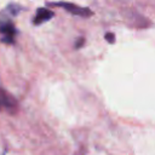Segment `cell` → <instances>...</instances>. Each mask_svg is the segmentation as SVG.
Listing matches in <instances>:
<instances>
[{
	"label": "cell",
	"instance_id": "cell-1",
	"mask_svg": "<svg viewBox=\"0 0 155 155\" xmlns=\"http://www.w3.org/2000/svg\"><path fill=\"white\" fill-rule=\"evenodd\" d=\"M0 33L2 34V38H1L2 42H5V44H13L15 42L16 28L8 18H1L0 19Z\"/></svg>",
	"mask_w": 155,
	"mask_h": 155
},
{
	"label": "cell",
	"instance_id": "cell-2",
	"mask_svg": "<svg viewBox=\"0 0 155 155\" xmlns=\"http://www.w3.org/2000/svg\"><path fill=\"white\" fill-rule=\"evenodd\" d=\"M54 6H59V7H63L65 11H68L69 13L74 15V16H80V17H90L92 16V11L87 7H81L79 5H75V4H71V2H54L52 4Z\"/></svg>",
	"mask_w": 155,
	"mask_h": 155
},
{
	"label": "cell",
	"instance_id": "cell-3",
	"mask_svg": "<svg viewBox=\"0 0 155 155\" xmlns=\"http://www.w3.org/2000/svg\"><path fill=\"white\" fill-rule=\"evenodd\" d=\"M0 101H1V105L5 107L11 113H13L17 109V101L15 99V97L11 96L7 91H4L2 88H0Z\"/></svg>",
	"mask_w": 155,
	"mask_h": 155
},
{
	"label": "cell",
	"instance_id": "cell-4",
	"mask_svg": "<svg viewBox=\"0 0 155 155\" xmlns=\"http://www.w3.org/2000/svg\"><path fill=\"white\" fill-rule=\"evenodd\" d=\"M53 16H54V13L51 10L45 8V7H39L36 11V15L33 17V24H35V25L42 24V23L50 21Z\"/></svg>",
	"mask_w": 155,
	"mask_h": 155
},
{
	"label": "cell",
	"instance_id": "cell-5",
	"mask_svg": "<svg viewBox=\"0 0 155 155\" xmlns=\"http://www.w3.org/2000/svg\"><path fill=\"white\" fill-rule=\"evenodd\" d=\"M6 10H7L12 16H17L23 8H22V6L17 5V4H10V5L6 7Z\"/></svg>",
	"mask_w": 155,
	"mask_h": 155
},
{
	"label": "cell",
	"instance_id": "cell-6",
	"mask_svg": "<svg viewBox=\"0 0 155 155\" xmlns=\"http://www.w3.org/2000/svg\"><path fill=\"white\" fill-rule=\"evenodd\" d=\"M84 44H85V39H84V38H78V40H76V42H75V48H76V50L81 48V47L84 46Z\"/></svg>",
	"mask_w": 155,
	"mask_h": 155
},
{
	"label": "cell",
	"instance_id": "cell-7",
	"mask_svg": "<svg viewBox=\"0 0 155 155\" xmlns=\"http://www.w3.org/2000/svg\"><path fill=\"white\" fill-rule=\"evenodd\" d=\"M105 39H107V41L110 42V44L115 42V35H114L113 33H107V34H105Z\"/></svg>",
	"mask_w": 155,
	"mask_h": 155
},
{
	"label": "cell",
	"instance_id": "cell-8",
	"mask_svg": "<svg viewBox=\"0 0 155 155\" xmlns=\"http://www.w3.org/2000/svg\"><path fill=\"white\" fill-rule=\"evenodd\" d=\"M1 107H2V105H1V101H0V109H1Z\"/></svg>",
	"mask_w": 155,
	"mask_h": 155
}]
</instances>
